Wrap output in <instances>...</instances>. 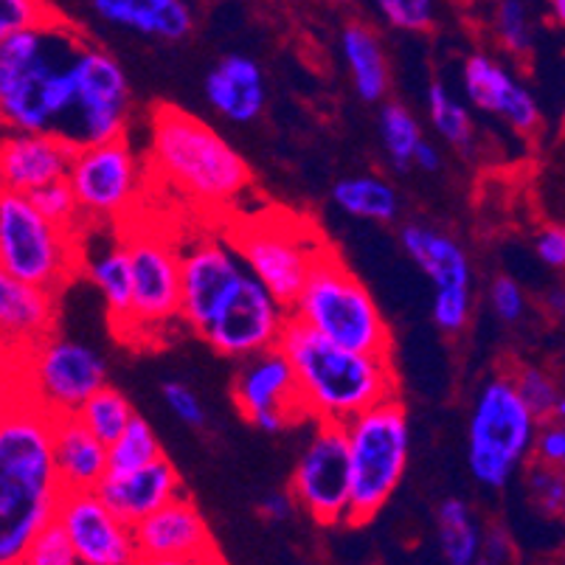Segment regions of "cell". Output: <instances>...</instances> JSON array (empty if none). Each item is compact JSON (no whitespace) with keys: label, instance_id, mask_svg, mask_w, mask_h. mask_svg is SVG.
I'll return each mask as SVG.
<instances>
[{"label":"cell","instance_id":"cell-1","mask_svg":"<svg viewBox=\"0 0 565 565\" xmlns=\"http://www.w3.org/2000/svg\"><path fill=\"white\" fill-rule=\"evenodd\" d=\"M63 484L54 461V416L20 392L7 394L0 423V563L18 565L56 518Z\"/></svg>","mask_w":565,"mask_h":565},{"label":"cell","instance_id":"cell-2","mask_svg":"<svg viewBox=\"0 0 565 565\" xmlns=\"http://www.w3.org/2000/svg\"><path fill=\"white\" fill-rule=\"evenodd\" d=\"M65 23L0 38V116L7 130L63 136L76 107V54Z\"/></svg>","mask_w":565,"mask_h":565},{"label":"cell","instance_id":"cell-3","mask_svg":"<svg viewBox=\"0 0 565 565\" xmlns=\"http://www.w3.org/2000/svg\"><path fill=\"white\" fill-rule=\"evenodd\" d=\"M279 347L290 358L301 408L312 423L347 425L372 405L397 397L399 380L392 354L341 347L292 318Z\"/></svg>","mask_w":565,"mask_h":565},{"label":"cell","instance_id":"cell-4","mask_svg":"<svg viewBox=\"0 0 565 565\" xmlns=\"http://www.w3.org/2000/svg\"><path fill=\"white\" fill-rule=\"evenodd\" d=\"M150 161L178 192L203 209H225L250 186V167L217 130L172 105L156 107Z\"/></svg>","mask_w":565,"mask_h":565},{"label":"cell","instance_id":"cell-5","mask_svg":"<svg viewBox=\"0 0 565 565\" xmlns=\"http://www.w3.org/2000/svg\"><path fill=\"white\" fill-rule=\"evenodd\" d=\"M290 318L341 347L392 354V330L377 301L332 248L323 250L310 270L299 299L290 305Z\"/></svg>","mask_w":565,"mask_h":565},{"label":"cell","instance_id":"cell-6","mask_svg":"<svg viewBox=\"0 0 565 565\" xmlns=\"http://www.w3.org/2000/svg\"><path fill=\"white\" fill-rule=\"evenodd\" d=\"M543 419L523 403L512 377L481 385L467 423V465L479 484L501 490L534 454Z\"/></svg>","mask_w":565,"mask_h":565},{"label":"cell","instance_id":"cell-7","mask_svg":"<svg viewBox=\"0 0 565 565\" xmlns=\"http://www.w3.org/2000/svg\"><path fill=\"white\" fill-rule=\"evenodd\" d=\"M76 231L51 223L29 194L0 198V274L60 292L82 274L85 248Z\"/></svg>","mask_w":565,"mask_h":565},{"label":"cell","instance_id":"cell-8","mask_svg":"<svg viewBox=\"0 0 565 565\" xmlns=\"http://www.w3.org/2000/svg\"><path fill=\"white\" fill-rule=\"evenodd\" d=\"M352 459V515L349 526H363L383 510L408 467L411 428L399 397L372 405L347 423Z\"/></svg>","mask_w":565,"mask_h":565},{"label":"cell","instance_id":"cell-9","mask_svg":"<svg viewBox=\"0 0 565 565\" xmlns=\"http://www.w3.org/2000/svg\"><path fill=\"white\" fill-rule=\"evenodd\" d=\"M228 239L243 256L245 270L287 307L299 299L310 270L330 248L310 220L290 212H262L259 217L243 220Z\"/></svg>","mask_w":565,"mask_h":565},{"label":"cell","instance_id":"cell-10","mask_svg":"<svg viewBox=\"0 0 565 565\" xmlns=\"http://www.w3.org/2000/svg\"><path fill=\"white\" fill-rule=\"evenodd\" d=\"M18 392L51 416L79 414L107 385V363L94 347L74 338L49 335L18 358Z\"/></svg>","mask_w":565,"mask_h":565},{"label":"cell","instance_id":"cell-11","mask_svg":"<svg viewBox=\"0 0 565 565\" xmlns=\"http://www.w3.org/2000/svg\"><path fill=\"white\" fill-rule=\"evenodd\" d=\"M76 107L63 138L79 147L121 138L130 121V82L113 54L85 43L76 54Z\"/></svg>","mask_w":565,"mask_h":565},{"label":"cell","instance_id":"cell-12","mask_svg":"<svg viewBox=\"0 0 565 565\" xmlns=\"http://www.w3.org/2000/svg\"><path fill=\"white\" fill-rule=\"evenodd\" d=\"M307 448L292 470L287 490L299 510L318 526H341L352 515V459H349L347 425L312 423Z\"/></svg>","mask_w":565,"mask_h":565},{"label":"cell","instance_id":"cell-13","mask_svg":"<svg viewBox=\"0 0 565 565\" xmlns=\"http://www.w3.org/2000/svg\"><path fill=\"white\" fill-rule=\"evenodd\" d=\"M290 323V307L279 301L256 276L245 274L200 338L223 358L245 361L276 349Z\"/></svg>","mask_w":565,"mask_h":565},{"label":"cell","instance_id":"cell-14","mask_svg":"<svg viewBox=\"0 0 565 565\" xmlns=\"http://www.w3.org/2000/svg\"><path fill=\"white\" fill-rule=\"evenodd\" d=\"M132 259V318L125 341L181 321V248L169 236L132 231L125 236Z\"/></svg>","mask_w":565,"mask_h":565},{"label":"cell","instance_id":"cell-15","mask_svg":"<svg viewBox=\"0 0 565 565\" xmlns=\"http://www.w3.org/2000/svg\"><path fill=\"white\" fill-rule=\"evenodd\" d=\"M68 183L74 186L85 220L110 223L130 214L141 194L143 169L127 138L90 143L74 152Z\"/></svg>","mask_w":565,"mask_h":565},{"label":"cell","instance_id":"cell-16","mask_svg":"<svg viewBox=\"0 0 565 565\" xmlns=\"http://www.w3.org/2000/svg\"><path fill=\"white\" fill-rule=\"evenodd\" d=\"M231 394H234L236 411L267 434H279L292 423L307 419L296 372L281 347L245 358L236 369Z\"/></svg>","mask_w":565,"mask_h":565},{"label":"cell","instance_id":"cell-17","mask_svg":"<svg viewBox=\"0 0 565 565\" xmlns=\"http://www.w3.org/2000/svg\"><path fill=\"white\" fill-rule=\"evenodd\" d=\"M54 521L65 529L82 565H136L141 557L136 529L99 490H65Z\"/></svg>","mask_w":565,"mask_h":565},{"label":"cell","instance_id":"cell-18","mask_svg":"<svg viewBox=\"0 0 565 565\" xmlns=\"http://www.w3.org/2000/svg\"><path fill=\"white\" fill-rule=\"evenodd\" d=\"M245 274L231 239L198 236L181 250V321L200 335Z\"/></svg>","mask_w":565,"mask_h":565},{"label":"cell","instance_id":"cell-19","mask_svg":"<svg viewBox=\"0 0 565 565\" xmlns=\"http://www.w3.org/2000/svg\"><path fill=\"white\" fill-rule=\"evenodd\" d=\"M461 90L476 110L501 116L512 130L534 132L541 125V105L507 65L490 54H470L461 65Z\"/></svg>","mask_w":565,"mask_h":565},{"label":"cell","instance_id":"cell-20","mask_svg":"<svg viewBox=\"0 0 565 565\" xmlns=\"http://www.w3.org/2000/svg\"><path fill=\"white\" fill-rule=\"evenodd\" d=\"M76 147L56 132L9 130L0 150L3 189L32 194L40 186L68 178Z\"/></svg>","mask_w":565,"mask_h":565},{"label":"cell","instance_id":"cell-21","mask_svg":"<svg viewBox=\"0 0 565 565\" xmlns=\"http://www.w3.org/2000/svg\"><path fill=\"white\" fill-rule=\"evenodd\" d=\"M132 529L141 557H192L217 548L209 523L189 495L174 498Z\"/></svg>","mask_w":565,"mask_h":565},{"label":"cell","instance_id":"cell-22","mask_svg":"<svg viewBox=\"0 0 565 565\" xmlns=\"http://www.w3.org/2000/svg\"><path fill=\"white\" fill-rule=\"evenodd\" d=\"M102 498L110 503L118 515L125 518L130 526L150 518L169 501L183 495L181 472L172 461L163 459L130 472H107V479L99 484Z\"/></svg>","mask_w":565,"mask_h":565},{"label":"cell","instance_id":"cell-23","mask_svg":"<svg viewBox=\"0 0 565 565\" xmlns=\"http://www.w3.org/2000/svg\"><path fill=\"white\" fill-rule=\"evenodd\" d=\"M56 292L0 274V327L7 352L20 358L54 335Z\"/></svg>","mask_w":565,"mask_h":565},{"label":"cell","instance_id":"cell-24","mask_svg":"<svg viewBox=\"0 0 565 565\" xmlns=\"http://www.w3.org/2000/svg\"><path fill=\"white\" fill-rule=\"evenodd\" d=\"M203 87L209 105L234 125H250L265 110V74H262L259 63L245 54L223 56L209 71Z\"/></svg>","mask_w":565,"mask_h":565},{"label":"cell","instance_id":"cell-25","mask_svg":"<svg viewBox=\"0 0 565 565\" xmlns=\"http://www.w3.org/2000/svg\"><path fill=\"white\" fill-rule=\"evenodd\" d=\"M87 3L105 23L161 43H181L194 29V14L186 0H87Z\"/></svg>","mask_w":565,"mask_h":565},{"label":"cell","instance_id":"cell-26","mask_svg":"<svg viewBox=\"0 0 565 565\" xmlns=\"http://www.w3.org/2000/svg\"><path fill=\"white\" fill-rule=\"evenodd\" d=\"M54 461L63 490H99L110 472L107 445L79 414L54 416Z\"/></svg>","mask_w":565,"mask_h":565},{"label":"cell","instance_id":"cell-27","mask_svg":"<svg viewBox=\"0 0 565 565\" xmlns=\"http://www.w3.org/2000/svg\"><path fill=\"white\" fill-rule=\"evenodd\" d=\"M399 243L414 265L430 279L434 290H450V287H470L472 270L465 248L445 231L430 225H405L399 231Z\"/></svg>","mask_w":565,"mask_h":565},{"label":"cell","instance_id":"cell-28","mask_svg":"<svg viewBox=\"0 0 565 565\" xmlns=\"http://www.w3.org/2000/svg\"><path fill=\"white\" fill-rule=\"evenodd\" d=\"M82 274L105 299L113 330L125 338L132 318V259L127 239H113V243L102 245L96 254H85Z\"/></svg>","mask_w":565,"mask_h":565},{"label":"cell","instance_id":"cell-29","mask_svg":"<svg viewBox=\"0 0 565 565\" xmlns=\"http://www.w3.org/2000/svg\"><path fill=\"white\" fill-rule=\"evenodd\" d=\"M341 56L352 76L354 94L377 105L388 94V60L380 38L366 23H349L341 32Z\"/></svg>","mask_w":565,"mask_h":565},{"label":"cell","instance_id":"cell-30","mask_svg":"<svg viewBox=\"0 0 565 565\" xmlns=\"http://www.w3.org/2000/svg\"><path fill=\"white\" fill-rule=\"evenodd\" d=\"M332 203L343 214L366 223H392L399 214V198L380 174H354L332 186Z\"/></svg>","mask_w":565,"mask_h":565},{"label":"cell","instance_id":"cell-31","mask_svg":"<svg viewBox=\"0 0 565 565\" xmlns=\"http://www.w3.org/2000/svg\"><path fill=\"white\" fill-rule=\"evenodd\" d=\"M436 537L448 565H479L484 534L461 498H445L436 510Z\"/></svg>","mask_w":565,"mask_h":565},{"label":"cell","instance_id":"cell-32","mask_svg":"<svg viewBox=\"0 0 565 565\" xmlns=\"http://www.w3.org/2000/svg\"><path fill=\"white\" fill-rule=\"evenodd\" d=\"M107 459H110V472L141 470V467L163 459L161 439H158V434L143 416H136L127 425L125 434L107 445Z\"/></svg>","mask_w":565,"mask_h":565},{"label":"cell","instance_id":"cell-33","mask_svg":"<svg viewBox=\"0 0 565 565\" xmlns=\"http://www.w3.org/2000/svg\"><path fill=\"white\" fill-rule=\"evenodd\" d=\"M428 116L434 130L441 138L459 150H470L472 147V116L465 107V102L456 99L445 82H434L428 87Z\"/></svg>","mask_w":565,"mask_h":565},{"label":"cell","instance_id":"cell-34","mask_svg":"<svg viewBox=\"0 0 565 565\" xmlns=\"http://www.w3.org/2000/svg\"><path fill=\"white\" fill-rule=\"evenodd\" d=\"M380 136H383L385 152L397 169L411 167L416 147L425 141L423 127H419L414 113L397 102H388L380 110Z\"/></svg>","mask_w":565,"mask_h":565},{"label":"cell","instance_id":"cell-35","mask_svg":"<svg viewBox=\"0 0 565 565\" xmlns=\"http://www.w3.org/2000/svg\"><path fill=\"white\" fill-rule=\"evenodd\" d=\"M79 416L82 423L94 430L105 445H110V441H116L118 436L125 434L127 425L136 419V411H132L130 399L118 392V388L105 385V388H99L94 397L87 399L85 408L79 411Z\"/></svg>","mask_w":565,"mask_h":565},{"label":"cell","instance_id":"cell-36","mask_svg":"<svg viewBox=\"0 0 565 565\" xmlns=\"http://www.w3.org/2000/svg\"><path fill=\"white\" fill-rule=\"evenodd\" d=\"M492 34H495L498 45L507 54H532L534 23L526 0H495V7H492Z\"/></svg>","mask_w":565,"mask_h":565},{"label":"cell","instance_id":"cell-37","mask_svg":"<svg viewBox=\"0 0 565 565\" xmlns=\"http://www.w3.org/2000/svg\"><path fill=\"white\" fill-rule=\"evenodd\" d=\"M29 198L34 200V205H38L51 223L76 231V234H85V214H82V205L76 200V192L68 183V178L49 183V186H40Z\"/></svg>","mask_w":565,"mask_h":565},{"label":"cell","instance_id":"cell-38","mask_svg":"<svg viewBox=\"0 0 565 565\" xmlns=\"http://www.w3.org/2000/svg\"><path fill=\"white\" fill-rule=\"evenodd\" d=\"M60 14L49 0H0V38L32 32L60 23Z\"/></svg>","mask_w":565,"mask_h":565},{"label":"cell","instance_id":"cell-39","mask_svg":"<svg viewBox=\"0 0 565 565\" xmlns=\"http://www.w3.org/2000/svg\"><path fill=\"white\" fill-rule=\"evenodd\" d=\"M385 25L397 32L423 34L436 20V0H372Z\"/></svg>","mask_w":565,"mask_h":565},{"label":"cell","instance_id":"cell-40","mask_svg":"<svg viewBox=\"0 0 565 565\" xmlns=\"http://www.w3.org/2000/svg\"><path fill=\"white\" fill-rule=\"evenodd\" d=\"M18 565H82L74 543L65 534V529L56 521H51L43 532L29 543L23 559Z\"/></svg>","mask_w":565,"mask_h":565},{"label":"cell","instance_id":"cell-41","mask_svg":"<svg viewBox=\"0 0 565 565\" xmlns=\"http://www.w3.org/2000/svg\"><path fill=\"white\" fill-rule=\"evenodd\" d=\"M529 492L534 498V507L543 515H563L565 512V470L559 467H548L534 461L529 470Z\"/></svg>","mask_w":565,"mask_h":565},{"label":"cell","instance_id":"cell-42","mask_svg":"<svg viewBox=\"0 0 565 565\" xmlns=\"http://www.w3.org/2000/svg\"><path fill=\"white\" fill-rule=\"evenodd\" d=\"M512 380H515L523 403H526L534 414L541 416V419H552L554 408H557V399H559L557 383H554V380L537 366L518 369V374Z\"/></svg>","mask_w":565,"mask_h":565},{"label":"cell","instance_id":"cell-43","mask_svg":"<svg viewBox=\"0 0 565 565\" xmlns=\"http://www.w3.org/2000/svg\"><path fill=\"white\" fill-rule=\"evenodd\" d=\"M472 292L470 287L434 290V321L441 332H461L470 321Z\"/></svg>","mask_w":565,"mask_h":565},{"label":"cell","instance_id":"cell-44","mask_svg":"<svg viewBox=\"0 0 565 565\" xmlns=\"http://www.w3.org/2000/svg\"><path fill=\"white\" fill-rule=\"evenodd\" d=\"M161 397L163 403H167L169 414H172L178 423H183L186 428L194 430L205 428V408L189 385L178 383V380H169V383H163Z\"/></svg>","mask_w":565,"mask_h":565},{"label":"cell","instance_id":"cell-45","mask_svg":"<svg viewBox=\"0 0 565 565\" xmlns=\"http://www.w3.org/2000/svg\"><path fill=\"white\" fill-rule=\"evenodd\" d=\"M490 305L501 321L515 323L521 321L523 312H526V296H523L521 285L510 276H498L490 287Z\"/></svg>","mask_w":565,"mask_h":565},{"label":"cell","instance_id":"cell-46","mask_svg":"<svg viewBox=\"0 0 565 565\" xmlns=\"http://www.w3.org/2000/svg\"><path fill=\"white\" fill-rule=\"evenodd\" d=\"M534 459L541 461V465L565 470V423L543 419L541 434H537V441H534Z\"/></svg>","mask_w":565,"mask_h":565},{"label":"cell","instance_id":"cell-47","mask_svg":"<svg viewBox=\"0 0 565 565\" xmlns=\"http://www.w3.org/2000/svg\"><path fill=\"white\" fill-rule=\"evenodd\" d=\"M537 259L552 270H565V225H548L534 239Z\"/></svg>","mask_w":565,"mask_h":565},{"label":"cell","instance_id":"cell-48","mask_svg":"<svg viewBox=\"0 0 565 565\" xmlns=\"http://www.w3.org/2000/svg\"><path fill=\"white\" fill-rule=\"evenodd\" d=\"M296 510H299V503H296V498H292L290 490L267 492V495L259 501L262 518H267V521H274V523L290 521V518L296 515Z\"/></svg>","mask_w":565,"mask_h":565},{"label":"cell","instance_id":"cell-49","mask_svg":"<svg viewBox=\"0 0 565 565\" xmlns=\"http://www.w3.org/2000/svg\"><path fill=\"white\" fill-rule=\"evenodd\" d=\"M510 554H512V543L510 537H507V532H503V529H490V532L484 534V546H481L479 565H507Z\"/></svg>","mask_w":565,"mask_h":565},{"label":"cell","instance_id":"cell-50","mask_svg":"<svg viewBox=\"0 0 565 565\" xmlns=\"http://www.w3.org/2000/svg\"><path fill=\"white\" fill-rule=\"evenodd\" d=\"M136 565H225L217 548L203 554H192V557H138Z\"/></svg>","mask_w":565,"mask_h":565},{"label":"cell","instance_id":"cell-51","mask_svg":"<svg viewBox=\"0 0 565 565\" xmlns=\"http://www.w3.org/2000/svg\"><path fill=\"white\" fill-rule=\"evenodd\" d=\"M414 167H419L423 172H439V169H441V152L436 150L430 141H423L414 152Z\"/></svg>","mask_w":565,"mask_h":565},{"label":"cell","instance_id":"cell-52","mask_svg":"<svg viewBox=\"0 0 565 565\" xmlns=\"http://www.w3.org/2000/svg\"><path fill=\"white\" fill-rule=\"evenodd\" d=\"M546 7H548V18H552V23L565 32V0H546Z\"/></svg>","mask_w":565,"mask_h":565},{"label":"cell","instance_id":"cell-53","mask_svg":"<svg viewBox=\"0 0 565 565\" xmlns=\"http://www.w3.org/2000/svg\"><path fill=\"white\" fill-rule=\"evenodd\" d=\"M552 419H557V423H565V394H559L557 408H554V416H552Z\"/></svg>","mask_w":565,"mask_h":565},{"label":"cell","instance_id":"cell-54","mask_svg":"<svg viewBox=\"0 0 565 565\" xmlns=\"http://www.w3.org/2000/svg\"><path fill=\"white\" fill-rule=\"evenodd\" d=\"M554 307H557L559 316H563V321H565V292L563 296H554Z\"/></svg>","mask_w":565,"mask_h":565},{"label":"cell","instance_id":"cell-55","mask_svg":"<svg viewBox=\"0 0 565 565\" xmlns=\"http://www.w3.org/2000/svg\"><path fill=\"white\" fill-rule=\"evenodd\" d=\"M335 3H352V0H335Z\"/></svg>","mask_w":565,"mask_h":565},{"label":"cell","instance_id":"cell-56","mask_svg":"<svg viewBox=\"0 0 565 565\" xmlns=\"http://www.w3.org/2000/svg\"><path fill=\"white\" fill-rule=\"evenodd\" d=\"M563 118H565V110H563Z\"/></svg>","mask_w":565,"mask_h":565}]
</instances>
